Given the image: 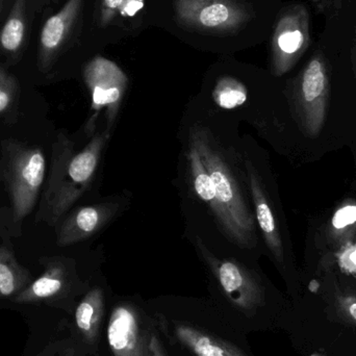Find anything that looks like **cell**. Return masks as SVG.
I'll return each instance as SVG.
<instances>
[{"mask_svg": "<svg viewBox=\"0 0 356 356\" xmlns=\"http://www.w3.org/2000/svg\"><path fill=\"white\" fill-rule=\"evenodd\" d=\"M149 351L150 356H165L160 340H159L158 337L154 332H152V337H150Z\"/></svg>", "mask_w": 356, "mask_h": 356, "instance_id": "obj_24", "label": "cell"}, {"mask_svg": "<svg viewBox=\"0 0 356 356\" xmlns=\"http://www.w3.org/2000/svg\"><path fill=\"white\" fill-rule=\"evenodd\" d=\"M117 209V205L112 203L79 207L60 226L58 234V246H69L91 238L114 217Z\"/></svg>", "mask_w": 356, "mask_h": 356, "instance_id": "obj_11", "label": "cell"}, {"mask_svg": "<svg viewBox=\"0 0 356 356\" xmlns=\"http://www.w3.org/2000/svg\"><path fill=\"white\" fill-rule=\"evenodd\" d=\"M25 0H17L0 35V44L8 52L20 49L25 35Z\"/></svg>", "mask_w": 356, "mask_h": 356, "instance_id": "obj_18", "label": "cell"}, {"mask_svg": "<svg viewBox=\"0 0 356 356\" xmlns=\"http://www.w3.org/2000/svg\"><path fill=\"white\" fill-rule=\"evenodd\" d=\"M180 24L205 33H226L248 22L250 13L234 0H175Z\"/></svg>", "mask_w": 356, "mask_h": 356, "instance_id": "obj_6", "label": "cell"}, {"mask_svg": "<svg viewBox=\"0 0 356 356\" xmlns=\"http://www.w3.org/2000/svg\"><path fill=\"white\" fill-rule=\"evenodd\" d=\"M350 314L353 318L356 320V303L355 305H351L350 307Z\"/></svg>", "mask_w": 356, "mask_h": 356, "instance_id": "obj_27", "label": "cell"}, {"mask_svg": "<svg viewBox=\"0 0 356 356\" xmlns=\"http://www.w3.org/2000/svg\"><path fill=\"white\" fill-rule=\"evenodd\" d=\"M175 332L180 343L196 356H248L230 343L192 326L177 324Z\"/></svg>", "mask_w": 356, "mask_h": 356, "instance_id": "obj_13", "label": "cell"}, {"mask_svg": "<svg viewBox=\"0 0 356 356\" xmlns=\"http://www.w3.org/2000/svg\"><path fill=\"white\" fill-rule=\"evenodd\" d=\"M311 44L309 14L303 4L284 8L274 27L271 66L276 76H282L297 64Z\"/></svg>", "mask_w": 356, "mask_h": 356, "instance_id": "obj_5", "label": "cell"}, {"mask_svg": "<svg viewBox=\"0 0 356 356\" xmlns=\"http://www.w3.org/2000/svg\"><path fill=\"white\" fill-rule=\"evenodd\" d=\"M108 139V131L96 134L85 149L71 156L73 144L60 136L54 145L51 173L44 192L42 220L54 225L87 190Z\"/></svg>", "mask_w": 356, "mask_h": 356, "instance_id": "obj_2", "label": "cell"}, {"mask_svg": "<svg viewBox=\"0 0 356 356\" xmlns=\"http://www.w3.org/2000/svg\"><path fill=\"white\" fill-rule=\"evenodd\" d=\"M2 173L13 204V220L22 221L31 213L45 178L46 160L39 147L14 140L2 143Z\"/></svg>", "mask_w": 356, "mask_h": 356, "instance_id": "obj_3", "label": "cell"}, {"mask_svg": "<svg viewBox=\"0 0 356 356\" xmlns=\"http://www.w3.org/2000/svg\"><path fill=\"white\" fill-rule=\"evenodd\" d=\"M351 261H353V263L356 265V251L355 252L351 253Z\"/></svg>", "mask_w": 356, "mask_h": 356, "instance_id": "obj_28", "label": "cell"}, {"mask_svg": "<svg viewBox=\"0 0 356 356\" xmlns=\"http://www.w3.org/2000/svg\"><path fill=\"white\" fill-rule=\"evenodd\" d=\"M124 0H102L100 22L102 26H106L114 18L117 10L122 6Z\"/></svg>", "mask_w": 356, "mask_h": 356, "instance_id": "obj_22", "label": "cell"}, {"mask_svg": "<svg viewBox=\"0 0 356 356\" xmlns=\"http://www.w3.org/2000/svg\"><path fill=\"white\" fill-rule=\"evenodd\" d=\"M204 255L224 293L234 307L249 312L259 305L261 298V286L247 268L232 259H216L207 251Z\"/></svg>", "mask_w": 356, "mask_h": 356, "instance_id": "obj_9", "label": "cell"}, {"mask_svg": "<svg viewBox=\"0 0 356 356\" xmlns=\"http://www.w3.org/2000/svg\"><path fill=\"white\" fill-rule=\"evenodd\" d=\"M83 77L91 91L92 108L96 112L90 124L93 123L94 118H97L99 111L106 108V131L110 133L127 91L129 79L114 62L102 56H96L86 66Z\"/></svg>", "mask_w": 356, "mask_h": 356, "instance_id": "obj_7", "label": "cell"}, {"mask_svg": "<svg viewBox=\"0 0 356 356\" xmlns=\"http://www.w3.org/2000/svg\"><path fill=\"white\" fill-rule=\"evenodd\" d=\"M152 334L133 305H119L113 309L108 343L114 356H150Z\"/></svg>", "mask_w": 356, "mask_h": 356, "instance_id": "obj_8", "label": "cell"}, {"mask_svg": "<svg viewBox=\"0 0 356 356\" xmlns=\"http://www.w3.org/2000/svg\"><path fill=\"white\" fill-rule=\"evenodd\" d=\"M17 91L18 83L16 79L0 66V114L10 108L14 102Z\"/></svg>", "mask_w": 356, "mask_h": 356, "instance_id": "obj_20", "label": "cell"}, {"mask_svg": "<svg viewBox=\"0 0 356 356\" xmlns=\"http://www.w3.org/2000/svg\"><path fill=\"white\" fill-rule=\"evenodd\" d=\"M190 143L200 154L211 175L215 193V216L225 236L243 249L257 245V225L234 170L207 127H195L190 131Z\"/></svg>", "mask_w": 356, "mask_h": 356, "instance_id": "obj_1", "label": "cell"}, {"mask_svg": "<svg viewBox=\"0 0 356 356\" xmlns=\"http://www.w3.org/2000/svg\"><path fill=\"white\" fill-rule=\"evenodd\" d=\"M31 276L16 257L4 247H0V298L18 295L29 284Z\"/></svg>", "mask_w": 356, "mask_h": 356, "instance_id": "obj_16", "label": "cell"}, {"mask_svg": "<svg viewBox=\"0 0 356 356\" xmlns=\"http://www.w3.org/2000/svg\"><path fill=\"white\" fill-rule=\"evenodd\" d=\"M104 311V292L100 289L90 291L75 312V322L83 338L94 342L97 337Z\"/></svg>", "mask_w": 356, "mask_h": 356, "instance_id": "obj_15", "label": "cell"}, {"mask_svg": "<svg viewBox=\"0 0 356 356\" xmlns=\"http://www.w3.org/2000/svg\"><path fill=\"white\" fill-rule=\"evenodd\" d=\"M143 0H124L122 4V13L127 16H134L143 8Z\"/></svg>", "mask_w": 356, "mask_h": 356, "instance_id": "obj_23", "label": "cell"}, {"mask_svg": "<svg viewBox=\"0 0 356 356\" xmlns=\"http://www.w3.org/2000/svg\"><path fill=\"white\" fill-rule=\"evenodd\" d=\"M66 286V271L62 264L51 261L43 275L21 291L14 298L15 302H38L60 294Z\"/></svg>", "mask_w": 356, "mask_h": 356, "instance_id": "obj_14", "label": "cell"}, {"mask_svg": "<svg viewBox=\"0 0 356 356\" xmlns=\"http://www.w3.org/2000/svg\"><path fill=\"white\" fill-rule=\"evenodd\" d=\"M350 60L351 67H353V75H355L356 81V26L355 27V29H353V44H351L350 50Z\"/></svg>", "mask_w": 356, "mask_h": 356, "instance_id": "obj_25", "label": "cell"}, {"mask_svg": "<svg viewBox=\"0 0 356 356\" xmlns=\"http://www.w3.org/2000/svg\"><path fill=\"white\" fill-rule=\"evenodd\" d=\"M356 222V205H348L339 209L332 219V224L337 229L344 228L345 226Z\"/></svg>", "mask_w": 356, "mask_h": 356, "instance_id": "obj_21", "label": "cell"}, {"mask_svg": "<svg viewBox=\"0 0 356 356\" xmlns=\"http://www.w3.org/2000/svg\"><path fill=\"white\" fill-rule=\"evenodd\" d=\"M246 166V177L248 181L249 190L252 196L255 207L257 221L263 234L264 240L268 248L273 253L278 261H284V247H282V236L276 223L275 216L273 213L269 199L266 194L265 188L261 184V178L257 175L254 166L250 161L245 162Z\"/></svg>", "mask_w": 356, "mask_h": 356, "instance_id": "obj_12", "label": "cell"}, {"mask_svg": "<svg viewBox=\"0 0 356 356\" xmlns=\"http://www.w3.org/2000/svg\"><path fill=\"white\" fill-rule=\"evenodd\" d=\"M327 1L330 2V4H332L334 8H342L345 2L350 1V0H327Z\"/></svg>", "mask_w": 356, "mask_h": 356, "instance_id": "obj_26", "label": "cell"}, {"mask_svg": "<svg viewBox=\"0 0 356 356\" xmlns=\"http://www.w3.org/2000/svg\"><path fill=\"white\" fill-rule=\"evenodd\" d=\"M2 2H3V0H0V12H1Z\"/></svg>", "mask_w": 356, "mask_h": 356, "instance_id": "obj_29", "label": "cell"}, {"mask_svg": "<svg viewBox=\"0 0 356 356\" xmlns=\"http://www.w3.org/2000/svg\"><path fill=\"white\" fill-rule=\"evenodd\" d=\"M213 98L220 108L234 110L246 102L247 90L236 79L223 77L218 81L213 92Z\"/></svg>", "mask_w": 356, "mask_h": 356, "instance_id": "obj_19", "label": "cell"}, {"mask_svg": "<svg viewBox=\"0 0 356 356\" xmlns=\"http://www.w3.org/2000/svg\"><path fill=\"white\" fill-rule=\"evenodd\" d=\"M83 0H68L64 8L50 17L41 31L40 37L39 68L47 71L58 51L72 33L79 18Z\"/></svg>", "mask_w": 356, "mask_h": 356, "instance_id": "obj_10", "label": "cell"}, {"mask_svg": "<svg viewBox=\"0 0 356 356\" xmlns=\"http://www.w3.org/2000/svg\"><path fill=\"white\" fill-rule=\"evenodd\" d=\"M186 160H188V173L191 186L196 193L197 197L209 207L213 215L217 209V203H216L215 193H213V181H211V175L203 165L200 154L190 142H188V152H186Z\"/></svg>", "mask_w": 356, "mask_h": 356, "instance_id": "obj_17", "label": "cell"}, {"mask_svg": "<svg viewBox=\"0 0 356 356\" xmlns=\"http://www.w3.org/2000/svg\"><path fill=\"white\" fill-rule=\"evenodd\" d=\"M330 91L327 60L317 50L295 77L291 91L293 114L307 137H318L323 129Z\"/></svg>", "mask_w": 356, "mask_h": 356, "instance_id": "obj_4", "label": "cell"}]
</instances>
